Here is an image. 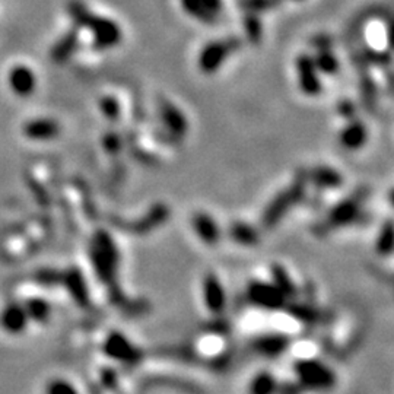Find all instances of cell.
Returning <instances> with one entry per match:
<instances>
[{"label":"cell","mask_w":394,"mask_h":394,"mask_svg":"<svg viewBox=\"0 0 394 394\" xmlns=\"http://www.w3.org/2000/svg\"><path fill=\"white\" fill-rule=\"evenodd\" d=\"M305 194V181L298 177V180H295V182L285 190L280 191L275 199L269 203L264 209L263 216H262V223L264 225V228H272L275 225L288 214L289 210L302 200V197Z\"/></svg>","instance_id":"6da1fadb"},{"label":"cell","mask_w":394,"mask_h":394,"mask_svg":"<svg viewBox=\"0 0 394 394\" xmlns=\"http://www.w3.org/2000/svg\"><path fill=\"white\" fill-rule=\"evenodd\" d=\"M295 372L304 388L329 390L336 384V375L333 371L314 359H304L295 363Z\"/></svg>","instance_id":"7a4b0ae2"},{"label":"cell","mask_w":394,"mask_h":394,"mask_svg":"<svg viewBox=\"0 0 394 394\" xmlns=\"http://www.w3.org/2000/svg\"><path fill=\"white\" fill-rule=\"evenodd\" d=\"M368 197L367 189H359L354 194L349 196L348 199L342 200L339 205L334 206L330 214L327 215V219L323 227H326V231H332L343 225L355 222L361 216V207L365 199Z\"/></svg>","instance_id":"3957f363"},{"label":"cell","mask_w":394,"mask_h":394,"mask_svg":"<svg viewBox=\"0 0 394 394\" xmlns=\"http://www.w3.org/2000/svg\"><path fill=\"white\" fill-rule=\"evenodd\" d=\"M243 47V41L237 37L215 41L206 46L200 54L199 65L206 74H214L230 55Z\"/></svg>","instance_id":"277c9868"},{"label":"cell","mask_w":394,"mask_h":394,"mask_svg":"<svg viewBox=\"0 0 394 394\" xmlns=\"http://www.w3.org/2000/svg\"><path fill=\"white\" fill-rule=\"evenodd\" d=\"M248 300L264 309H280L285 307L286 297L275 284H264V282H252L248 286L247 292Z\"/></svg>","instance_id":"5b68a950"},{"label":"cell","mask_w":394,"mask_h":394,"mask_svg":"<svg viewBox=\"0 0 394 394\" xmlns=\"http://www.w3.org/2000/svg\"><path fill=\"white\" fill-rule=\"evenodd\" d=\"M297 72H298V80L300 88L305 95L316 96L321 92V80L317 75V67L314 63V59L308 54H301L297 59Z\"/></svg>","instance_id":"8992f818"},{"label":"cell","mask_w":394,"mask_h":394,"mask_svg":"<svg viewBox=\"0 0 394 394\" xmlns=\"http://www.w3.org/2000/svg\"><path fill=\"white\" fill-rule=\"evenodd\" d=\"M298 177L305 182H311V185L320 189H337L341 187L343 182L342 174L330 166L309 168V170L301 171Z\"/></svg>","instance_id":"52a82bcc"},{"label":"cell","mask_w":394,"mask_h":394,"mask_svg":"<svg viewBox=\"0 0 394 394\" xmlns=\"http://www.w3.org/2000/svg\"><path fill=\"white\" fill-rule=\"evenodd\" d=\"M368 139V132L365 126L358 120H350L339 135L341 145L348 151L361 149Z\"/></svg>","instance_id":"ba28073f"},{"label":"cell","mask_w":394,"mask_h":394,"mask_svg":"<svg viewBox=\"0 0 394 394\" xmlns=\"http://www.w3.org/2000/svg\"><path fill=\"white\" fill-rule=\"evenodd\" d=\"M190 15L203 22H214L222 8L221 0H182Z\"/></svg>","instance_id":"9c48e42d"},{"label":"cell","mask_w":394,"mask_h":394,"mask_svg":"<svg viewBox=\"0 0 394 394\" xmlns=\"http://www.w3.org/2000/svg\"><path fill=\"white\" fill-rule=\"evenodd\" d=\"M288 345H289L288 337L282 334L262 336L255 343H252V346H255V349L259 352V354L264 357H269V358H276L277 355L282 354V352L288 348Z\"/></svg>","instance_id":"30bf717a"},{"label":"cell","mask_w":394,"mask_h":394,"mask_svg":"<svg viewBox=\"0 0 394 394\" xmlns=\"http://www.w3.org/2000/svg\"><path fill=\"white\" fill-rule=\"evenodd\" d=\"M205 293L209 308L215 313H221L225 305V295L219 280L215 276H207L205 282Z\"/></svg>","instance_id":"8fae6325"},{"label":"cell","mask_w":394,"mask_h":394,"mask_svg":"<svg viewBox=\"0 0 394 394\" xmlns=\"http://www.w3.org/2000/svg\"><path fill=\"white\" fill-rule=\"evenodd\" d=\"M230 234L232 240L243 246H256L259 243V232L256 228L246 222H234L231 225Z\"/></svg>","instance_id":"7c38bea8"},{"label":"cell","mask_w":394,"mask_h":394,"mask_svg":"<svg viewBox=\"0 0 394 394\" xmlns=\"http://www.w3.org/2000/svg\"><path fill=\"white\" fill-rule=\"evenodd\" d=\"M194 225H196V230L197 232L200 234V237L203 238V241L209 243V244H214L218 241L219 238V230H218V225L212 221L209 215L200 214L194 218Z\"/></svg>","instance_id":"4fadbf2b"},{"label":"cell","mask_w":394,"mask_h":394,"mask_svg":"<svg viewBox=\"0 0 394 394\" xmlns=\"http://www.w3.org/2000/svg\"><path fill=\"white\" fill-rule=\"evenodd\" d=\"M377 252L382 256H388L390 252L394 251V222L387 221L384 222L382 231L378 234L377 244H375Z\"/></svg>","instance_id":"5bb4252c"},{"label":"cell","mask_w":394,"mask_h":394,"mask_svg":"<svg viewBox=\"0 0 394 394\" xmlns=\"http://www.w3.org/2000/svg\"><path fill=\"white\" fill-rule=\"evenodd\" d=\"M313 59L317 70H320L321 74L333 75L339 70V60H337L332 50H320L317 51V55Z\"/></svg>","instance_id":"9a60e30c"},{"label":"cell","mask_w":394,"mask_h":394,"mask_svg":"<svg viewBox=\"0 0 394 394\" xmlns=\"http://www.w3.org/2000/svg\"><path fill=\"white\" fill-rule=\"evenodd\" d=\"M277 383L269 372H260L250 386V394H275Z\"/></svg>","instance_id":"2e32d148"},{"label":"cell","mask_w":394,"mask_h":394,"mask_svg":"<svg viewBox=\"0 0 394 394\" xmlns=\"http://www.w3.org/2000/svg\"><path fill=\"white\" fill-rule=\"evenodd\" d=\"M272 276H273V284L284 292L286 298L293 297V295L297 293V289H295L293 282L289 279L288 273L285 272L282 266H279V264L272 266Z\"/></svg>","instance_id":"e0dca14e"},{"label":"cell","mask_w":394,"mask_h":394,"mask_svg":"<svg viewBox=\"0 0 394 394\" xmlns=\"http://www.w3.org/2000/svg\"><path fill=\"white\" fill-rule=\"evenodd\" d=\"M244 31L251 44H259L263 37V25L256 13L246 12Z\"/></svg>","instance_id":"ac0fdd59"},{"label":"cell","mask_w":394,"mask_h":394,"mask_svg":"<svg viewBox=\"0 0 394 394\" xmlns=\"http://www.w3.org/2000/svg\"><path fill=\"white\" fill-rule=\"evenodd\" d=\"M282 0H240V8L250 13H263L279 8Z\"/></svg>","instance_id":"d6986e66"},{"label":"cell","mask_w":394,"mask_h":394,"mask_svg":"<svg viewBox=\"0 0 394 394\" xmlns=\"http://www.w3.org/2000/svg\"><path fill=\"white\" fill-rule=\"evenodd\" d=\"M288 311L295 317L304 323H321L320 320H323L321 313H318L316 308H313L311 305H291L288 308Z\"/></svg>","instance_id":"ffe728a7"},{"label":"cell","mask_w":394,"mask_h":394,"mask_svg":"<svg viewBox=\"0 0 394 394\" xmlns=\"http://www.w3.org/2000/svg\"><path fill=\"white\" fill-rule=\"evenodd\" d=\"M361 94H362V101L367 107H371L375 104V96H377V91H375V85L370 76L363 75L362 80H361Z\"/></svg>","instance_id":"44dd1931"},{"label":"cell","mask_w":394,"mask_h":394,"mask_svg":"<svg viewBox=\"0 0 394 394\" xmlns=\"http://www.w3.org/2000/svg\"><path fill=\"white\" fill-rule=\"evenodd\" d=\"M337 111H339V114L346 119V120H355L357 116V105L349 101V100H342L339 104H337Z\"/></svg>","instance_id":"7402d4cb"},{"label":"cell","mask_w":394,"mask_h":394,"mask_svg":"<svg viewBox=\"0 0 394 394\" xmlns=\"http://www.w3.org/2000/svg\"><path fill=\"white\" fill-rule=\"evenodd\" d=\"M367 59L375 65H388L391 55L386 51H370L367 53Z\"/></svg>","instance_id":"603a6c76"},{"label":"cell","mask_w":394,"mask_h":394,"mask_svg":"<svg viewBox=\"0 0 394 394\" xmlns=\"http://www.w3.org/2000/svg\"><path fill=\"white\" fill-rule=\"evenodd\" d=\"M311 46L320 51V50H330L332 49V38L327 35H317L311 40Z\"/></svg>","instance_id":"cb8c5ba5"},{"label":"cell","mask_w":394,"mask_h":394,"mask_svg":"<svg viewBox=\"0 0 394 394\" xmlns=\"http://www.w3.org/2000/svg\"><path fill=\"white\" fill-rule=\"evenodd\" d=\"M277 394H301V388L297 384L286 383L284 386H277Z\"/></svg>","instance_id":"d4e9b609"},{"label":"cell","mask_w":394,"mask_h":394,"mask_svg":"<svg viewBox=\"0 0 394 394\" xmlns=\"http://www.w3.org/2000/svg\"><path fill=\"white\" fill-rule=\"evenodd\" d=\"M387 41L391 50H394V21H391L387 26Z\"/></svg>","instance_id":"484cf974"},{"label":"cell","mask_w":394,"mask_h":394,"mask_svg":"<svg viewBox=\"0 0 394 394\" xmlns=\"http://www.w3.org/2000/svg\"><path fill=\"white\" fill-rule=\"evenodd\" d=\"M19 74H21V76H22V78H19V80H21V82H24V80H33L31 75L28 76V74H26V72H22V70H19ZM15 79H18V78H15ZM17 87H19V89H25V91H28V89H31V83H28V82H26V85H21V83H18Z\"/></svg>","instance_id":"4316f807"},{"label":"cell","mask_w":394,"mask_h":394,"mask_svg":"<svg viewBox=\"0 0 394 394\" xmlns=\"http://www.w3.org/2000/svg\"><path fill=\"white\" fill-rule=\"evenodd\" d=\"M388 200H390V203H391V206L394 207V189L390 191V194H388Z\"/></svg>","instance_id":"83f0119b"}]
</instances>
